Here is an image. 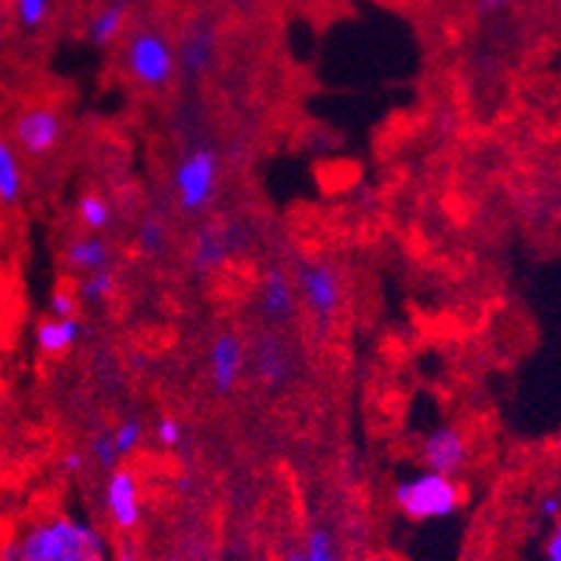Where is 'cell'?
<instances>
[{
	"mask_svg": "<svg viewBox=\"0 0 561 561\" xmlns=\"http://www.w3.org/2000/svg\"><path fill=\"white\" fill-rule=\"evenodd\" d=\"M96 553H107V536L62 514L39 519L26 534L0 545V561H88Z\"/></svg>",
	"mask_w": 561,
	"mask_h": 561,
	"instance_id": "6da1fadb",
	"label": "cell"
},
{
	"mask_svg": "<svg viewBox=\"0 0 561 561\" xmlns=\"http://www.w3.org/2000/svg\"><path fill=\"white\" fill-rule=\"evenodd\" d=\"M396 511L410 523H435L449 519L463 508V485L453 474H440L433 469L408 474L390 491Z\"/></svg>",
	"mask_w": 561,
	"mask_h": 561,
	"instance_id": "7a4b0ae2",
	"label": "cell"
},
{
	"mask_svg": "<svg viewBox=\"0 0 561 561\" xmlns=\"http://www.w3.org/2000/svg\"><path fill=\"white\" fill-rule=\"evenodd\" d=\"M293 278L300 307L307 309L314 329L320 334L332 332L345 307V284L337 264L329 262L325 255H307L295 262Z\"/></svg>",
	"mask_w": 561,
	"mask_h": 561,
	"instance_id": "3957f363",
	"label": "cell"
},
{
	"mask_svg": "<svg viewBox=\"0 0 561 561\" xmlns=\"http://www.w3.org/2000/svg\"><path fill=\"white\" fill-rule=\"evenodd\" d=\"M219 152L214 144H194L174 163L172 188L178 208L185 217H205L219 197Z\"/></svg>",
	"mask_w": 561,
	"mask_h": 561,
	"instance_id": "277c9868",
	"label": "cell"
},
{
	"mask_svg": "<svg viewBox=\"0 0 561 561\" xmlns=\"http://www.w3.org/2000/svg\"><path fill=\"white\" fill-rule=\"evenodd\" d=\"M124 68L135 84L147 90H167L178 77V48L167 32L138 26L124 39Z\"/></svg>",
	"mask_w": 561,
	"mask_h": 561,
	"instance_id": "5b68a950",
	"label": "cell"
},
{
	"mask_svg": "<svg viewBox=\"0 0 561 561\" xmlns=\"http://www.w3.org/2000/svg\"><path fill=\"white\" fill-rule=\"evenodd\" d=\"M248 368L259 385L267 390H284L298 377V357H295L293 343L287 340L284 329L262 325L255 340L248 348Z\"/></svg>",
	"mask_w": 561,
	"mask_h": 561,
	"instance_id": "8992f818",
	"label": "cell"
},
{
	"mask_svg": "<svg viewBox=\"0 0 561 561\" xmlns=\"http://www.w3.org/2000/svg\"><path fill=\"white\" fill-rule=\"evenodd\" d=\"M250 228L244 222H205L194 233L188 264L199 278L222 270L230 259L242 255L250 248Z\"/></svg>",
	"mask_w": 561,
	"mask_h": 561,
	"instance_id": "52a82bcc",
	"label": "cell"
},
{
	"mask_svg": "<svg viewBox=\"0 0 561 561\" xmlns=\"http://www.w3.org/2000/svg\"><path fill=\"white\" fill-rule=\"evenodd\" d=\"M255 312L264 325H273V329H289L298 320L300 298L293 270L280 262L264 264L259 273V287H255Z\"/></svg>",
	"mask_w": 561,
	"mask_h": 561,
	"instance_id": "ba28073f",
	"label": "cell"
},
{
	"mask_svg": "<svg viewBox=\"0 0 561 561\" xmlns=\"http://www.w3.org/2000/svg\"><path fill=\"white\" fill-rule=\"evenodd\" d=\"M178 48V70L185 79L199 82L214 70L219 57V26L210 14L199 12L188 20L183 37L174 43Z\"/></svg>",
	"mask_w": 561,
	"mask_h": 561,
	"instance_id": "9c48e42d",
	"label": "cell"
},
{
	"mask_svg": "<svg viewBox=\"0 0 561 561\" xmlns=\"http://www.w3.org/2000/svg\"><path fill=\"white\" fill-rule=\"evenodd\" d=\"M62 135V115L48 104H34L14 115L12 144L18 147V152L28 154V158H45V154L57 152Z\"/></svg>",
	"mask_w": 561,
	"mask_h": 561,
	"instance_id": "30bf717a",
	"label": "cell"
},
{
	"mask_svg": "<svg viewBox=\"0 0 561 561\" xmlns=\"http://www.w3.org/2000/svg\"><path fill=\"white\" fill-rule=\"evenodd\" d=\"M248 374V343L233 329H222L214 334L208 345V382L214 396L228 399L237 393Z\"/></svg>",
	"mask_w": 561,
	"mask_h": 561,
	"instance_id": "8fae6325",
	"label": "cell"
},
{
	"mask_svg": "<svg viewBox=\"0 0 561 561\" xmlns=\"http://www.w3.org/2000/svg\"><path fill=\"white\" fill-rule=\"evenodd\" d=\"M104 514H107L110 525L122 534H133L140 528L144 519V503H140V483L138 474L129 466H115L113 472H107L104 480Z\"/></svg>",
	"mask_w": 561,
	"mask_h": 561,
	"instance_id": "7c38bea8",
	"label": "cell"
},
{
	"mask_svg": "<svg viewBox=\"0 0 561 561\" xmlns=\"http://www.w3.org/2000/svg\"><path fill=\"white\" fill-rule=\"evenodd\" d=\"M469 460H472L469 438L455 424H438L419 444V463L424 469H433V472L458 478L466 466H469Z\"/></svg>",
	"mask_w": 561,
	"mask_h": 561,
	"instance_id": "4fadbf2b",
	"label": "cell"
},
{
	"mask_svg": "<svg viewBox=\"0 0 561 561\" xmlns=\"http://www.w3.org/2000/svg\"><path fill=\"white\" fill-rule=\"evenodd\" d=\"M110 262H113V248L102 233L84 230L82 237H73L62 250V264L77 275L96 273V270L110 267Z\"/></svg>",
	"mask_w": 561,
	"mask_h": 561,
	"instance_id": "5bb4252c",
	"label": "cell"
},
{
	"mask_svg": "<svg viewBox=\"0 0 561 561\" xmlns=\"http://www.w3.org/2000/svg\"><path fill=\"white\" fill-rule=\"evenodd\" d=\"M84 337L82 318H48L39 320L34 329V345L43 357H62L79 345Z\"/></svg>",
	"mask_w": 561,
	"mask_h": 561,
	"instance_id": "9a60e30c",
	"label": "cell"
},
{
	"mask_svg": "<svg viewBox=\"0 0 561 561\" xmlns=\"http://www.w3.org/2000/svg\"><path fill=\"white\" fill-rule=\"evenodd\" d=\"M129 20V3L122 0H107L104 7H99L96 12L88 18V26H84V37L93 48H107L115 39H122L127 32Z\"/></svg>",
	"mask_w": 561,
	"mask_h": 561,
	"instance_id": "2e32d148",
	"label": "cell"
},
{
	"mask_svg": "<svg viewBox=\"0 0 561 561\" xmlns=\"http://www.w3.org/2000/svg\"><path fill=\"white\" fill-rule=\"evenodd\" d=\"M26 192L23 167H20V152L12 140L0 138V205L3 208H18Z\"/></svg>",
	"mask_w": 561,
	"mask_h": 561,
	"instance_id": "e0dca14e",
	"label": "cell"
},
{
	"mask_svg": "<svg viewBox=\"0 0 561 561\" xmlns=\"http://www.w3.org/2000/svg\"><path fill=\"white\" fill-rule=\"evenodd\" d=\"M115 287H118V275H115L113 267H104L96 270V273L79 275L77 298L82 307H102L113 298Z\"/></svg>",
	"mask_w": 561,
	"mask_h": 561,
	"instance_id": "ac0fdd59",
	"label": "cell"
},
{
	"mask_svg": "<svg viewBox=\"0 0 561 561\" xmlns=\"http://www.w3.org/2000/svg\"><path fill=\"white\" fill-rule=\"evenodd\" d=\"M135 242H138V250L147 255V259H160L169 248L167 219L160 217L158 210L144 214L138 222V230H135Z\"/></svg>",
	"mask_w": 561,
	"mask_h": 561,
	"instance_id": "d6986e66",
	"label": "cell"
},
{
	"mask_svg": "<svg viewBox=\"0 0 561 561\" xmlns=\"http://www.w3.org/2000/svg\"><path fill=\"white\" fill-rule=\"evenodd\" d=\"M77 217L88 233H104L113 225V205L96 192H84L77 203Z\"/></svg>",
	"mask_w": 561,
	"mask_h": 561,
	"instance_id": "ffe728a7",
	"label": "cell"
},
{
	"mask_svg": "<svg viewBox=\"0 0 561 561\" xmlns=\"http://www.w3.org/2000/svg\"><path fill=\"white\" fill-rule=\"evenodd\" d=\"M113 438L122 460L133 458V455L138 453L140 444L147 440V424H144L140 415H124V419L113 427Z\"/></svg>",
	"mask_w": 561,
	"mask_h": 561,
	"instance_id": "44dd1931",
	"label": "cell"
},
{
	"mask_svg": "<svg viewBox=\"0 0 561 561\" xmlns=\"http://www.w3.org/2000/svg\"><path fill=\"white\" fill-rule=\"evenodd\" d=\"M54 0H14V20L23 32H39L51 18Z\"/></svg>",
	"mask_w": 561,
	"mask_h": 561,
	"instance_id": "7402d4cb",
	"label": "cell"
},
{
	"mask_svg": "<svg viewBox=\"0 0 561 561\" xmlns=\"http://www.w3.org/2000/svg\"><path fill=\"white\" fill-rule=\"evenodd\" d=\"M90 460H93L102 472H113L115 466H122V455L115 449L113 430L102 427L90 435Z\"/></svg>",
	"mask_w": 561,
	"mask_h": 561,
	"instance_id": "603a6c76",
	"label": "cell"
},
{
	"mask_svg": "<svg viewBox=\"0 0 561 561\" xmlns=\"http://www.w3.org/2000/svg\"><path fill=\"white\" fill-rule=\"evenodd\" d=\"M152 438L160 449H180L185 444V424L178 415H160L152 427Z\"/></svg>",
	"mask_w": 561,
	"mask_h": 561,
	"instance_id": "cb8c5ba5",
	"label": "cell"
},
{
	"mask_svg": "<svg viewBox=\"0 0 561 561\" xmlns=\"http://www.w3.org/2000/svg\"><path fill=\"white\" fill-rule=\"evenodd\" d=\"M304 550H307L309 561H329L337 548H334V536L332 530L325 528V525H314L309 528L307 539H304Z\"/></svg>",
	"mask_w": 561,
	"mask_h": 561,
	"instance_id": "d4e9b609",
	"label": "cell"
},
{
	"mask_svg": "<svg viewBox=\"0 0 561 561\" xmlns=\"http://www.w3.org/2000/svg\"><path fill=\"white\" fill-rule=\"evenodd\" d=\"M79 307H82V304H79L77 298V289L57 287L48 295V314H51V318H77Z\"/></svg>",
	"mask_w": 561,
	"mask_h": 561,
	"instance_id": "484cf974",
	"label": "cell"
},
{
	"mask_svg": "<svg viewBox=\"0 0 561 561\" xmlns=\"http://www.w3.org/2000/svg\"><path fill=\"white\" fill-rule=\"evenodd\" d=\"M84 466H88V455H84L82 449H68V453L62 455V460H59V469H62L65 474H70V478H77L79 472H84Z\"/></svg>",
	"mask_w": 561,
	"mask_h": 561,
	"instance_id": "4316f807",
	"label": "cell"
},
{
	"mask_svg": "<svg viewBox=\"0 0 561 561\" xmlns=\"http://www.w3.org/2000/svg\"><path fill=\"white\" fill-rule=\"evenodd\" d=\"M539 517L548 519V523H556V519H561V497H559V494H545V497L539 500Z\"/></svg>",
	"mask_w": 561,
	"mask_h": 561,
	"instance_id": "83f0119b",
	"label": "cell"
},
{
	"mask_svg": "<svg viewBox=\"0 0 561 561\" xmlns=\"http://www.w3.org/2000/svg\"><path fill=\"white\" fill-rule=\"evenodd\" d=\"M545 556H548V561H561V519H556L553 534L548 536V545H545Z\"/></svg>",
	"mask_w": 561,
	"mask_h": 561,
	"instance_id": "f1b7e54d",
	"label": "cell"
},
{
	"mask_svg": "<svg viewBox=\"0 0 561 561\" xmlns=\"http://www.w3.org/2000/svg\"><path fill=\"white\" fill-rule=\"evenodd\" d=\"M511 7V0H474V9L480 14H500Z\"/></svg>",
	"mask_w": 561,
	"mask_h": 561,
	"instance_id": "f546056e",
	"label": "cell"
},
{
	"mask_svg": "<svg viewBox=\"0 0 561 561\" xmlns=\"http://www.w3.org/2000/svg\"><path fill=\"white\" fill-rule=\"evenodd\" d=\"M278 561H309V559H307V550H304V545H289V548L280 553Z\"/></svg>",
	"mask_w": 561,
	"mask_h": 561,
	"instance_id": "4dcf8cb0",
	"label": "cell"
},
{
	"mask_svg": "<svg viewBox=\"0 0 561 561\" xmlns=\"http://www.w3.org/2000/svg\"><path fill=\"white\" fill-rule=\"evenodd\" d=\"M115 561H140V556H138V550L133 548V545L122 542L118 548H115Z\"/></svg>",
	"mask_w": 561,
	"mask_h": 561,
	"instance_id": "1f68e13d",
	"label": "cell"
},
{
	"mask_svg": "<svg viewBox=\"0 0 561 561\" xmlns=\"http://www.w3.org/2000/svg\"><path fill=\"white\" fill-rule=\"evenodd\" d=\"M230 7L239 9V12H244V9H253L255 0H230Z\"/></svg>",
	"mask_w": 561,
	"mask_h": 561,
	"instance_id": "d6a6232c",
	"label": "cell"
},
{
	"mask_svg": "<svg viewBox=\"0 0 561 561\" xmlns=\"http://www.w3.org/2000/svg\"><path fill=\"white\" fill-rule=\"evenodd\" d=\"M178 491H180V494H188V491H194V480H188V478H180V483H178Z\"/></svg>",
	"mask_w": 561,
	"mask_h": 561,
	"instance_id": "836d02e7",
	"label": "cell"
},
{
	"mask_svg": "<svg viewBox=\"0 0 561 561\" xmlns=\"http://www.w3.org/2000/svg\"><path fill=\"white\" fill-rule=\"evenodd\" d=\"M368 561H396V559L390 553H377V556H370Z\"/></svg>",
	"mask_w": 561,
	"mask_h": 561,
	"instance_id": "e575fe53",
	"label": "cell"
},
{
	"mask_svg": "<svg viewBox=\"0 0 561 561\" xmlns=\"http://www.w3.org/2000/svg\"><path fill=\"white\" fill-rule=\"evenodd\" d=\"M88 561H110V553H96V556H90Z\"/></svg>",
	"mask_w": 561,
	"mask_h": 561,
	"instance_id": "d590c367",
	"label": "cell"
},
{
	"mask_svg": "<svg viewBox=\"0 0 561 561\" xmlns=\"http://www.w3.org/2000/svg\"><path fill=\"white\" fill-rule=\"evenodd\" d=\"M329 561H343V559H340V553H334V556H332V559H329Z\"/></svg>",
	"mask_w": 561,
	"mask_h": 561,
	"instance_id": "8d00e7d4",
	"label": "cell"
},
{
	"mask_svg": "<svg viewBox=\"0 0 561 561\" xmlns=\"http://www.w3.org/2000/svg\"><path fill=\"white\" fill-rule=\"evenodd\" d=\"M122 3H133V0H122Z\"/></svg>",
	"mask_w": 561,
	"mask_h": 561,
	"instance_id": "74e56055",
	"label": "cell"
},
{
	"mask_svg": "<svg viewBox=\"0 0 561 561\" xmlns=\"http://www.w3.org/2000/svg\"><path fill=\"white\" fill-rule=\"evenodd\" d=\"M559 9H561V0H559Z\"/></svg>",
	"mask_w": 561,
	"mask_h": 561,
	"instance_id": "f35d334b",
	"label": "cell"
}]
</instances>
